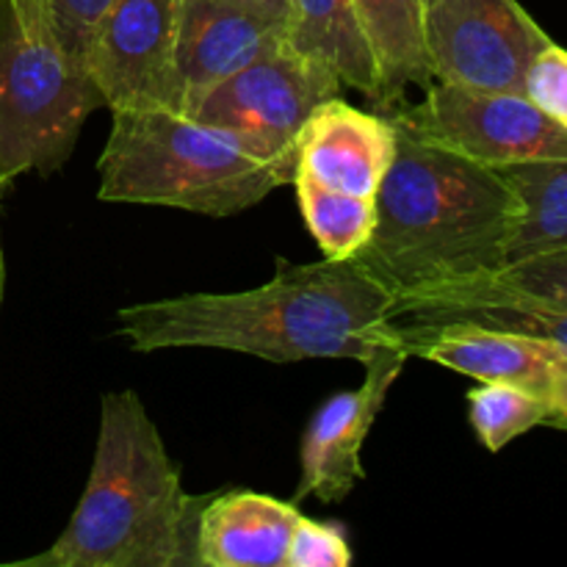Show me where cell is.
<instances>
[{
	"label": "cell",
	"instance_id": "cell-1",
	"mask_svg": "<svg viewBox=\"0 0 567 567\" xmlns=\"http://www.w3.org/2000/svg\"><path fill=\"white\" fill-rule=\"evenodd\" d=\"M393 293L358 258L288 264L249 291L183 293L116 313L133 352L219 349L269 363L358 360L393 341Z\"/></svg>",
	"mask_w": 567,
	"mask_h": 567
},
{
	"label": "cell",
	"instance_id": "cell-2",
	"mask_svg": "<svg viewBox=\"0 0 567 567\" xmlns=\"http://www.w3.org/2000/svg\"><path fill=\"white\" fill-rule=\"evenodd\" d=\"M391 116L396 155L377 192L374 236L354 258L393 297L502 271L524 210L513 183Z\"/></svg>",
	"mask_w": 567,
	"mask_h": 567
},
{
	"label": "cell",
	"instance_id": "cell-3",
	"mask_svg": "<svg viewBox=\"0 0 567 567\" xmlns=\"http://www.w3.org/2000/svg\"><path fill=\"white\" fill-rule=\"evenodd\" d=\"M205 498L183 491L158 426L136 391L100 399L92 471L53 546L17 565L199 567L197 518Z\"/></svg>",
	"mask_w": 567,
	"mask_h": 567
},
{
	"label": "cell",
	"instance_id": "cell-4",
	"mask_svg": "<svg viewBox=\"0 0 567 567\" xmlns=\"http://www.w3.org/2000/svg\"><path fill=\"white\" fill-rule=\"evenodd\" d=\"M103 203L236 216L293 181L291 166L175 109L111 111L97 161Z\"/></svg>",
	"mask_w": 567,
	"mask_h": 567
},
{
	"label": "cell",
	"instance_id": "cell-5",
	"mask_svg": "<svg viewBox=\"0 0 567 567\" xmlns=\"http://www.w3.org/2000/svg\"><path fill=\"white\" fill-rule=\"evenodd\" d=\"M105 97L31 0H0V188L53 175Z\"/></svg>",
	"mask_w": 567,
	"mask_h": 567
},
{
	"label": "cell",
	"instance_id": "cell-6",
	"mask_svg": "<svg viewBox=\"0 0 567 567\" xmlns=\"http://www.w3.org/2000/svg\"><path fill=\"white\" fill-rule=\"evenodd\" d=\"M341 89V78L330 66L282 42L205 89L186 114L293 169L302 125Z\"/></svg>",
	"mask_w": 567,
	"mask_h": 567
},
{
	"label": "cell",
	"instance_id": "cell-7",
	"mask_svg": "<svg viewBox=\"0 0 567 567\" xmlns=\"http://www.w3.org/2000/svg\"><path fill=\"white\" fill-rule=\"evenodd\" d=\"M551 42L518 0H424L432 83L524 94L532 59Z\"/></svg>",
	"mask_w": 567,
	"mask_h": 567
},
{
	"label": "cell",
	"instance_id": "cell-8",
	"mask_svg": "<svg viewBox=\"0 0 567 567\" xmlns=\"http://www.w3.org/2000/svg\"><path fill=\"white\" fill-rule=\"evenodd\" d=\"M391 111L426 136L493 169L567 161V127L520 92L430 83L419 105H396Z\"/></svg>",
	"mask_w": 567,
	"mask_h": 567
},
{
	"label": "cell",
	"instance_id": "cell-9",
	"mask_svg": "<svg viewBox=\"0 0 567 567\" xmlns=\"http://www.w3.org/2000/svg\"><path fill=\"white\" fill-rule=\"evenodd\" d=\"M181 0H109L86 66L109 111L175 109Z\"/></svg>",
	"mask_w": 567,
	"mask_h": 567
},
{
	"label": "cell",
	"instance_id": "cell-10",
	"mask_svg": "<svg viewBox=\"0 0 567 567\" xmlns=\"http://www.w3.org/2000/svg\"><path fill=\"white\" fill-rule=\"evenodd\" d=\"M410 354L402 343L385 341L377 347L365 365V382L354 391H341L327 399L310 419L299 452V482L291 502L319 498L321 504H338L365 480L363 446L371 435L377 415L385 404L388 391L402 374Z\"/></svg>",
	"mask_w": 567,
	"mask_h": 567
},
{
	"label": "cell",
	"instance_id": "cell-11",
	"mask_svg": "<svg viewBox=\"0 0 567 567\" xmlns=\"http://www.w3.org/2000/svg\"><path fill=\"white\" fill-rule=\"evenodd\" d=\"M396 155V122L338 97L321 103L297 138L293 175L377 199Z\"/></svg>",
	"mask_w": 567,
	"mask_h": 567
},
{
	"label": "cell",
	"instance_id": "cell-12",
	"mask_svg": "<svg viewBox=\"0 0 567 567\" xmlns=\"http://www.w3.org/2000/svg\"><path fill=\"white\" fill-rule=\"evenodd\" d=\"M286 42V25L238 0H181L177 92L186 111L205 89Z\"/></svg>",
	"mask_w": 567,
	"mask_h": 567
},
{
	"label": "cell",
	"instance_id": "cell-13",
	"mask_svg": "<svg viewBox=\"0 0 567 567\" xmlns=\"http://www.w3.org/2000/svg\"><path fill=\"white\" fill-rule=\"evenodd\" d=\"M391 324L485 327V330L546 343L567 358V308H554L509 291L493 277H476L468 282L393 297Z\"/></svg>",
	"mask_w": 567,
	"mask_h": 567
},
{
	"label": "cell",
	"instance_id": "cell-14",
	"mask_svg": "<svg viewBox=\"0 0 567 567\" xmlns=\"http://www.w3.org/2000/svg\"><path fill=\"white\" fill-rule=\"evenodd\" d=\"M393 336L410 358H424L441 369L474 377L480 382H509L548 396L554 377L563 369L565 354L546 343L485 327H402Z\"/></svg>",
	"mask_w": 567,
	"mask_h": 567
},
{
	"label": "cell",
	"instance_id": "cell-15",
	"mask_svg": "<svg viewBox=\"0 0 567 567\" xmlns=\"http://www.w3.org/2000/svg\"><path fill=\"white\" fill-rule=\"evenodd\" d=\"M293 502L255 491L208 498L197 518L199 567H286L297 520Z\"/></svg>",
	"mask_w": 567,
	"mask_h": 567
},
{
	"label": "cell",
	"instance_id": "cell-16",
	"mask_svg": "<svg viewBox=\"0 0 567 567\" xmlns=\"http://www.w3.org/2000/svg\"><path fill=\"white\" fill-rule=\"evenodd\" d=\"M286 42L330 66L343 86L380 109L385 105L380 70L352 0H288Z\"/></svg>",
	"mask_w": 567,
	"mask_h": 567
},
{
	"label": "cell",
	"instance_id": "cell-17",
	"mask_svg": "<svg viewBox=\"0 0 567 567\" xmlns=\"http://www.w3.org/2000/svg\"><path fill=\"white\" fill-rule=\"evenodd\" d=\"M382 81V109H396L410 86H430L424 0H352Z\"/></svg>",
	"mask_w": 567,
	"mask_h": 567
},
{
	"label": "cell",
	"instance_id": "cell-18",
	"mask_svg": "<svg viewBox=\"0 0 567 567\" xmlns=\"http://www.w3.org/2000/svg\"><path fill=\"white\" fill-rule=\"evenodd\" d=\"M518 192L520 219L509 241L507 264L567 247V161H540L502 169Z\"/></svg>",
	"mask_w": 567,
	"mask_h": 567
},
{
	"label": "cell",
	"instance_id": "cell-19",
	"mask_svg": "<svg viewBox=\"0 0 567 567\" xmlns=\"http://www.w3.org/2000/svg\"><path fill=\"white\" fill-rule=\"evenodd\" d=\"M299 214L321 255L330 260L354 258L371 241L377 227V199L324 186L313 177L293 175Z\"/></svg>",
	"mask_w": 567,
	"mask_h": 567
},
{
	"label": "cell",
	"instance_id": "cell-20",
	"mask_svg": "<svg viewBox=\"0 0 567 567\" xmlns=\"http://www.w3.org/2000/svg\"><path fill=\"white\" fill-rule=\"evenodd\" d=\"M551 399L509 382H480L468 391V421L487 452H502L515 437L551 424Z\"/></svg>",
	"mask_w": 567,
	"mask_h": 567
},
{
	"label": "cell",
	"instance_id": "cell-21",
	"mask_svg": "<svg viewBox=\"0 0 567 567\" xmlns=\"http://www.w3.org/2000/svg\"><path fill=\"white\" fill-rule=\"evenodd\" d=\"M491 277L509 291H518L554 308H567V247L513 260Z\"/></svg>",
	"mask_w": 567,
	"mask_h": 567
},
{
	"label": "cell",
	"instance_id": "cell-22",
	"mask_svg": "<svg viewBox=\"0 0 567 567\" xmlns=\"http://www.w3.org/2000/svg\"><path fill=\"white\" fill-rule=\"evenodd\" d=\"M354 554L349 548L347 532L336 524L299 518L288 546L286 567H349Z\"/></svg>",
	"mask_w": 567,
	"mask_h": 567
},
{
	"label": "cell",
	"instance_id": "cell-23",
	"mask_svg": "<svg viewBox=\"0 0 567 567\" xmlns=\"http://www.w3.org/2000/svg\"><path fill=\"white\" fill-rule=\"evenodd\" d=\"M31 3L42 11V17L50 22L59 42L70 50L72 59L86 66L89 42H92V33L109 0H31Z\"/></svg>",
	"mask_w": 567,
	"mask_h": 567
},
{
	"label": "cell",
	"instance_id": "cell-24",
	"mask_svg": "<svg viewBox=\"0 0 567 567\" xmlns=\"http://www.w3.org/2000/svg\"><path fill=\"white\" fill-rule=\"evenodd\" d=\"M524 94L554 122L567 127V50L546 44L532 59L524 78Z\"/></svg>",
	"mask_w": 567,
	"mask_h": 567
},
{
	"label": "cell",
	"instance_id": "cell-25",
	"mask_svg": "<svg viewBox=\"0 0 567 567\" xmlns=\"http://www.w3.org/2000/svg\"><path fill=\"white\" fill-rule=\"evenodd\" d=\"M548 399H551V408H554L551 424L567 426V360L563 363V369L557 371V377H554V385H551V393H548Z\"/></svg>",
	"mask_w": 567,
	"mask_h": 567
},
{
	"label": "cell",
	"instance_id": "cell-26",
	"mask_svg": "<svg viewBox=\"0 0 567 567\" xmlns=\"http://www.w3.org/2000/svg\"><path fill=\"white\" fill-rule=\"evenodd\" d=\"M238 3L249 6V9L260 11V14L282 22V25H286V20H288V0H238Z\"/></svg>",
	"mask_w": 567,
	"mask_h": 567
},
{
	"label": "cell",
	"instance_id": "cell-27",
	"mask_svg": "<svg viewBox=\"0 0 567 567\" xmlns=\"http://www.w3.org/2000/svg\"><path fill=\"white\" fill-rule=\"evenodd\" d=\"M6 293V258H3V244H0V305H3Z\"/></svg>",
	"mask_w": 567,
	"mask_h": 567
},
{
	"label": "cell",
	"instance_id": "cell-28",
	"mask_svg": "<svg viewBox=\"0 0 567 567\" xmlns=\"http://www.w3.org/2000/svg\"><path fill=\"white\" fill-rule=\"evenodd\" d=\"M3 194H6V192H3V188H0V199H3Z\"/></svg>",
	"mask_w": 567,
	"mask_h": 567
}]
</instances>
